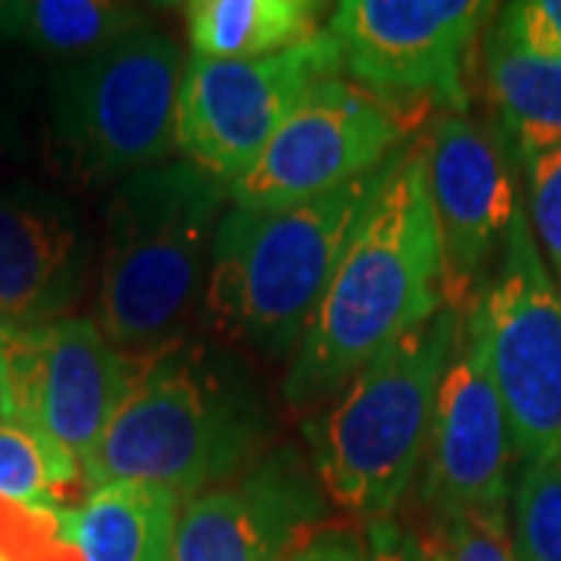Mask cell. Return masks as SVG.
Segmentation results:
<instances>
[{
    "instance_id": "6da1fadb",
    "label": "cell",
    "mask_w": 561,
    "mask_h": 561,
    "mask_svg": "<svg viewBox=\"0 0 561 561\" xmlns=\"http://www.w3.org/2000/svg\"><path fill=\"white\" fill-rule=\"evenodd\" d=\"M440 309V241L419 135L387 162L294 353L284 397L290 405L331 400L375 356Z\"/></svg>"
},
{
    "instance_id": "7a4b0ae2",
    "label": "cell",
    "mask_w": 561,
    "mask_h": 561,
    "mask_svg": "<svg viewBox=\"0 0 561 561\" xmlns=\"http://www.w3.org/2000/svg\"><path fill=\"white\" fill-rule=\"evenodd\" d=\"M228 184L175 160L122 179L106 203L98 328L122 353H162L206 290Z\"/></svg>"
},
{
    "instance_id": "3957f363",
    "label": "cell",
    "mask_w": 561,
    "mask_h": 561,
    "mask_svg": "<svg viewBox=\"0 0 561 561\" xmlns=\"http://www.w3.org/2000/svg\"><path fill=\"white\" fill-rule=\"evenodd\" d=\"M383 169L287 209L228 206L203 290L216 331L262 356L297 353Z\"/></svg>"
},
{
    "instance_id": "277c9868",
    "label": "cell",
    "mask_w": 561,
    "mask_h": 561,
    "mask_svg": "<svg viewBox=\"0 0 561 561\" xmlns=\"http://www.w3.org/2000/svg\"><path fill=\"white\" fill-rule=\"evenodd\" d=\"M446 309L387 346L306 421L321 490L368 522L390 518L419 474L443 368L459 331Z\"/></svg>"
},
{
    "instance_id": "5b68a950",
    "label": "cell",
    "mask_w": 561,
    "mask_h": 561,
    "mask_svg": "<svg viewBox=\"0 0 561 561\" xmlns=\"http://www.w3.org/2000/svg\"><path fill=\"white\" fill-rule=\"evenodd\" d=\"M256 440V415L197 356L169 346L135 371L81 483H150L191 502L234 478Z\"/></svg>"
},
{
    "instance_id": "8992f818",
    "label": "cell",
    "mask_w": 561,
    "mask_h": 561,
    "mask_svg": "<svg viewBox=\"0 0 561 561\" xmlns=\"http://www.w3.org/2000/svg\"><path fill=\"white\" fill-rule=\"evenodd\" d=\"M181 47L140 25L47 81V150L66 179L103 184L169 162L175 150Z\"/></svg>"
},
{
    "instance_id": "52a82bcc",
    "label": "cell",
    "mask_w": 561,
    "mask_h": 561,
    "mask_svg": "<svg viewBox=\"0 0 561 561\" xmlns=\"http://www.w3.org/2000/svg\"><path fill=\"white\" fill-rule=\"evenodd\" d=\"M474 309L515 459L527 465L561 456V287L522 206Z\"/></svg>"
},
{
    "instance_id": "ba28073f",
    "label": "cell",
    "mask_w": 561,
    "mask_h": 561,
    "mask_svg": "<svg viewBox=\"0 0 561 561\" xmlns=\"http://www.w3.org/2000/svg\"><path fill=\"white\" fill-rule=\"evenodd\" d=\"M343 76L341 50L328 32L265 60L187 57L175 110V150L184 162L231 184L302 103Z\"/></svg>"
},
{
    "instance_id": "9c48e42d",
    "label": "cell",
    "mask_w": 561,
    "mask_h": 561,
    "mask_svg": "<svg viewBox=\"0 0 561 561\" xmlns=\"http://www.w3.org/2000/svg\"><path fill=\"white\" fill-rule=\"evenodd\" d=\"M427 106L387 101L356 81H331L284 122L241 179L231 206L287 209L375 175L419 138Z\"/></svg>"
},
{
    "instance_id": "30bf717a",
    "label": "cell",
    "mask_w": 561,
    "mask_h": 561,
    "mask_svg": "<svg viewBox=\"0 0 561 561\" xmlns=\"http://www.w3.org/2000/svg\"><path fill=\"white\" fill-rule=\"evenodd\" d=\"M135 378L94 319L0 321V419L84 465Z\"/></svg>"
},
{
    "instance_id": "8fae6325",
    "label": "cell",
    "mask_w": 561,
    "mask_h": 561,
    "mask_svg": "<svg viewBox=\"0 0 561 561\" xmlns=\"http://www.w3.org/2000/svg\"><path fill=\"white\" fill-rule=\"evenodd\" d=\"M490 3L481 0H343L328 35L350 79L387 101L468 110V60Z\"/></svg>"
},
{
    "instance_id": "7c38bea8",
    "label": "cell",
    "mask_w": 561,
    "mask_h": 561,
    "mask_svg": "<svg viewBox=\"0 0 561 561\" xmlns=\"http://www.w3.org/2000/svg\"><path fill=\"white\" fill-rule=\"evenodd\" d=\"M424 157L440 241L443 306L465 316L481 302L518 213L508 153L468 113H440L424 131Z\"/></svg>"
},
{
    "instance_id": "4fadbf2b",
    "label": "cell",
    "mask_w": 561,
    "mask_h": 561,
    "mask_svg": "<svg viewBox=\"0 0 561 561\" xmlns=\"http://www.w3.org/2000/svg\"><path fill=\"white\" fill-rule=\"evenodd\" d=\"M512 434L486 365L478 309L465 312L443 368L427 446L421 500L431 512L505 505L512 490Z\"/></svg>"
},
{
    "instance_id": "5bb4252c",
    "label": "cell",
    "mask_w": 561,
    "mask_h": 561,
    "mask_svg": "<svg viewBox=\"0 0 561 561\" xmlns=\"http://www.w3.org/2000/svg\"><path fill=\"white\" fill-rule=\"evenodd\" d=\"M319 518V486L280 449L181 505L172 561H290Z\"/></svg>"
},
{
    "instance_id": "9a60e30c",
    "label": "cell",
    "mask_w": 561,
    "mask_h": 561,
    "mask_svg": "<svg viewBox=\"0 0 561 561\" xmlns=\"http://www.w3.org/2000/svg\"><path fill=\"white\" fill-rule=\"evenodd\" d=\"M91 243L79 209L25 181L0 184V321L66 319L88 280Z\"/></svg>"
},
{
    "instance_id": "2e32d148",
    "label": "cell",
    "mask_w": 561,
    "mask_h": 561,
    "mask_svg": "<svg viewBox=\"0 0 561 561\" xmlns=\"http://www.w3.org/2000/svg\"><path fill=\"white\" fill-rule=\"evenodd\" d=\"M184 502L150 483H103L62 508L60 537L72 561H172Z\"/></svg>"
},
{
    "instance_id": "e0dca14e",
    "label": "cell",
    "mask_w": 561,
    "mask_h": 561,
    "mask_svg": "<svg viewBox=\"0 0 561 561\" xmlns=\"http://www.w3.org/2000/svg\"><path fill=\"white\" fill-rule=\"evenodd\" d=\"M481 66L500 140L518 160L561 144V57L524 47L493 22Z\"/></svg>"
},
{
    "instance_id": "ac0fdd59",
    "label": "cell",
    "mask_w": 561,
    "mask_h": 561,
    "mask_svg": "<svg viewBox=\"0 0 561 561\" xmlns=\"http://www.w3.org/2000/svg\"><path fill=\"white\" fill-rule=\"evenodd\" d=\"M324 7L316 0H194L184 3L191 57L265 60L316 41Z\"/></svg>"
},
{
    "instance_id": "d6986e66",
    "label": "cell",
    "mask_w": 561,
    "mask_h": 561,
    "mask_svg": "<svg viewBox=\"0 0 561 561\" xmlns=\"http://www.w3.org/2000/svg\"><path fill=\"white\" fill-rule=\"evenodd\" d=\"M147 25V10L113 0H0V44L72 62Z\"/></svg>"
},
{
    "instance_id": "ffe728a7",
    "label": "cell",
    "mask_w": 561,
    "mask_h": 561,
    "mask_svg": "<svg viewBox=\"0 0 561 561\" xmlns=\"http://www.w3.org/2000/svg\"><path fill=\"white\" fill-rule=\"evenodd\" d=\"M81 481V465L35 431L0 419V502L54 508L66 486Z\"/></svg>"
},
{
    "instance_id": "44dd1931",
    "label": "cell",
    "mask_w": 561,
    "mask_h": 561,
    "mask_svg": "<svg viewBox=\"0 0 561 561\" xmlns=\"http://www.w3.org/2000/svg\"><path fill=\"white\" fill-rule=\"evenodd\" d=\"M508 524L518 561H561V456L524 465Z\"/></svg>"
},
{
    "instance_id": "7402d4cb",
    "label": "cell",
    "mask_w": 561,
    "mask_h": 561,
    "mask_svg": "<svg viewBox=\"0 0 561 561\" xmlns=\"http://www.w3.org/2000/svg\"><path fill=\"white\" fill-rule=\"evenodd\" d=\"M419 546L427 561H518L505 505L431 512Z\"/></svg>"
},
{
    "instance_id": "603a6c76",
    "label": "cell",
    "mask_w": 561,
    "mask_h": 561,
    "mask_svg": "<svg viewBox=\"0 0 561 561\" xmlns=\"http://www.w3.org/2000/svg\"><path fill=\"white\" fill-rule=\"evenodd\" d=\"M527 221L542 260L561 287V144L524 157Z\"/></svg>"
},
{
    "instance_id": "cb8c5ba5",
    "label": "cell",
    "mask_w": 561,
    "mask_h": 561,
    "mask_svg": "<svg viewBox=\"0 0 561 561\" xmlns=\"http://www.w3.org/2000/svg\"><path fill=\"white\" fill-rule=\"evenodd\" d=\"M493 22L524 47L537 54H549V57H561V0L505 3Z\"/></svg>"
},
{
    "instance_id": "d4e9b609",
    "label": "cell",
    "mask_w": 561,
    "mask_h": 561,
    "mask_svg": "<svg viewBox=\"0 0 561 561\" xmlns=\"http://www.w3.org/2000/svg\"><path fill=\"white\" fill-rule=\"evenodd\" d=\"M365 556L368 561H427L421 552L419 537L402 530L400 524L381 518V522H368L365 534Z\"/></svg>"
},
{
    "instance_id": "484cf974",
    "label": "cell",
    "mask_w": 561,
    "mask_h": 561,
    "mask_svg": "<svg viewBox=\"0 0 561 561\" xmlns=\"http://www.w3.org/2000/svg\"><path fill=\"white\" fill-rule=\"evenodd\" d=\"M290 561H368L365 542L346 530H319L302 542L300 552Z\"/></svg>"
},
{
    "instance_id": "4316f807",
    "label": "cell",
    "mask_w": 561,
    "mask_h": 561,
    "mask_svg": "<svg viewBox=\"0 0 561 561\" xmlns=\"http://www.w3.org/2000/svg\"><path fill=\"white\" fill-rule=\"evenodd\" d=\"M16 144H20V122H16V113L0 101V162L10 160L16 153Z\"/></svg>"
},
{
    "instance_id": "83f0119b",
    "label": "cell",
    "mask_w": 561,
    "mask_h": 561,
    "mask_svg": "<svg viewBox=\"0 0 561 561\" xmlns=\"http://www.w3.org/2000/svg\"><path fill=\"white\" fill-rule=\"evenodd\" d=\"M0 561H3V559H0Z\"/></svg>"
}]
</instances>
